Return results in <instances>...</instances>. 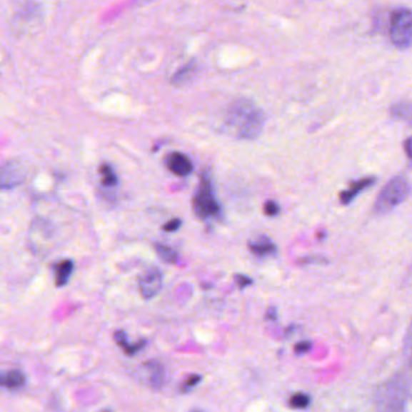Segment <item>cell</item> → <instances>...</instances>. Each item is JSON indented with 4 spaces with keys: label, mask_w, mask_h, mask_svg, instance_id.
Segmentation results:
<instances>
[{
    "label": "cell",
    "mask_w": 412,
    "mask_h": 412,
    "mask_svg": "<svg viewBox=\"0 0 412 412\" xmlns=\"http://www.w3.org/2000/svg\"><path fill=\"white\" fill-rule=\"evenodd\" d=\"M193 412H199V411H193Z\"/></svg>",
    "instance_id": "cell-28"
},
{
    "label": "cell",
    "mask_w": 412,
    "mask_h": 412,
    "mask_svg": "<svg viewBox=\"0 0 412 412\" xmlns=\"http://www.w3.org/2000/svg\"><path fill=\"white\" fill-rule=\"evenodd\" d=\"M389 36L393 45L398 49L412 46V10L401 8L393 12Z\"/></svg>",
    "instance_id": "cell-4"
},
{
    "label": "cell",
    "mask_w": 412,
    "mask_h": 412,
    "mask_svg": "<svg viewBox=\"0 0 412 412\" xmlns=\"http://www.w3.org/2000/svg\"><path fill=\"white\" fill-rule=\"evenodd\" d=\"M410 387L404 376L397 375L383 382L375 392V412H405Z\"/></svg>",
    "instance_id": "cell-2"
},
{
    "label": "cell",
    "mask_w": 412,
    "mask_h": 412,
    "mask_svg": "<svg viewBox=\"0 0 412 412\" xmlns=\"http://www.w3.org/2000/svg\"><path fill=\"white\" fill-rule=\"evenodd\" d=\"M201 378H202V377H201L200 375H191V376H189L188 378H186V381L184 382V385H183V388H181L183 389V392L191 391L195 386L199 385Z\"/></svg>",
    "instance_id": "cell-19"
},
{
    "label": "cell",
    "mask_w": 412,
    "mask_h": 412,
    "mask_svg": "<svg viewBox=\"0 0 412 412\" xmlns=\"http://www.w3.org/2000/svg\"><path fill=\"white\" fill-rule=\"evenodd\" d=\"M266 318L270 319V321H276L277 319V310L275 307H270L266 312Z\"/></svg>",
    "instance_id": "cell-27"
},
{
    "label": "cell",
    "mask_w": 412,
    "mask_h": 412,
    "mask_svg": "<svg viewBox=\"0 0 412 412\" xmlns=\"http://www.w3.org/2000/svg\"><path fill=\"white\" fill-rule=\"evenodd\" d=\"M235 279L237 286L240 288L248 287V286H251V283H253V279L249 278L248 276L236 275Z\"/></svg>",
    "instance_id": "cell-24"
},
{
    "label": "cell",
    "mask_w": 412,
    "mask_h": 412,
    "mask_svg": "<svg viewBox=\"0 0 412 412\" xmlns=\"http://www.w3.org/2000/svg\"><path fill=\"white\" fill-rule=\"evenodd\" d=\"M157 256H160L162 261L167 263H174L178 261V254L173 251L172 248L167 247L165 244H155Z\"/></svg>",
    "instance_id": "cell-13"
},
{
    "label": "cell",
    "mask_w": 412,
    "mask_h": 412,
    "mask_svg": "<svg viewBox=\"0 0 412 412\" xmlns=\"http://www.w3.org/2000/svg\"><path fill=\"white\" fill-rule=\"evenodd\" d=\"M404 354L406 361H408V366L412 370V322L408 326V334H406V338H405Z\"/></svg>",
    "instance_id": "cell-18"
},
{
    "label": "cell",
    "mask_w": 412,
    "mask_h": 412,
    "mask_svg": "<svg viewBox=\"0 0 412 412\" xmlns=\"http://www.w3.org/2000/svg\"><path fill=\"white\" fill-rule=\"evenodd\" d=\"M194 211L202 219H208L219 214L220 206L213 194L212 181L206 174L201 177L200 185L194 197Z\"/></svg>",
    "instance_id": "cell-5"
},
{
    "label": "cell",
    "mask_w": 412,
    "mask_h": 412,
    "mask_svg": "<svg viewBox=\"0 0 412 412\" xmlns=\"http://www.w3.org/2000/svg\"><path fill=\"white\" fill-rule=\"evenodd\" d=\"M300 263H303V265H308V263H326V258H323V256H307V258H303V259H300L298 261Z\"/></svg>",
    "instance_id": "cell-25"
},
{
    "label": "cell",
    "mask_w": 412,
    "mask_h": 412,
    "mask_svg": "<svg viewBox=\"0 0 412 412\" xmlns=\"http://www.w3.org/2000/svg\"><path fill=\"white\" fill-rule=\"evenodd\" d=\"M167 167L171 172L179 177H186L193 172V164L186 155L181 153H173L167 160Z\"/></svg>",
    "instance_id": "cell-8"
},
{
    "label": "cell",
    "mask_w": 412,
    "mask_h": 412,
    "mask_svg": "<svg viewBox=\"0 0 412 412\" xmlns=\"http://www.w3.org/2000/svg\"><path fill=\"white\" fill-rule=\"evenodd\" d=\"M249 249L256 256H273L277 251L276 244L266 236H260L259 238L249 242Z\"/></svg>",
    "instance_id": "cell-10"
},
{
    "label": "cell",
    "mask_w": 412,
    "mask_h": 412,
    "mask_svg": "<svg viewBox=\"0 0 412 412\" xmlns=\"http://www.w3.org/2000/svg\"><path fill=\"white\" fill-rule=\"evenodd\" d=\"M263 211H265L266 216H276L279 213V206L273 201H267L266 204H265V207H263Z\"/></svg>",
    "instance_id": "cell-20"
},
{
    "label": "cell",
    "mask_w": 412,
    "mask_h": 412,
    "mask_svg": "<svg viewBox=\"0 0 412 412\" xmlns=\"http://www.w3.org/2000/svg\"><path fill=\"white\" fill-rule=\"evenodd\" d=\"M24 179V172L22 166L17 162H5L1 169V188L10 189L20 185Z\"/></svg>",
    "instance_id": "cell-7"
},
{
    "label": "cell",
    "mask_w": 412,
    "mask_h": 412,
    "mask_svg": "<svg viewBox=\"0 0 412 412\" xmlns=\"http://www.w3.org/2000/svg\"><path fill=\"white\" fill-rule=\"evenodd\" d=\"M265 115L263 110L251 101H238L228 114V124L235 127L237 136L242 139H254L263 130Z\"/></svg>",
    "instance_id": "cell-1"
},
{
    "label": "cell",
    "mask_w": 412,
    "mask_h": 412,
    "mask_svg": "<svg viewBox=\"0 0 412 412\" xmlns=\"http://www.w3.org/2000/svg\"><path fill=\"white\" fill-rule=\"evenodd\" d=\"M312 348V343L310 341H300L295 345L294 352L296 354H305Z\"/></svg>",
    "instance_id": "cell-22"
},
{
    "label": "cell",
    "mask_w": 412,
    "mask_h": 412,
    "mask_svg": "<svg viewBox=\"0 0 412 412\" xmlns=\"http://www.w3.org/2000/svg\"><path fill=\"white\" fill-rule=\"evenodd\" d=\"M26 383V376L20 370H11L1 377V385L9 389H19Z\"/></svg>",
    "instance_id": "cell-12"
},
{
    "label": "cell",
    "mask_w": 412,
    "mask_h": 412,
    "mask_svg": "<svg viewBox=\"0 0 412 412\" xmlns=\"http://www.w3.org/2000/svg\"><path fill=\"white\" fill-rule=\"evenodd\" d=\"M102 183L106 186H114L118 183V177L115 174L114 169H111L109 165H103L99 169Z\"/></svg>",
    "instance_id": "cell-14"
},
{
    "label": "cell",
    "mask_w": 412,
    "mask_h": 412,
    "mask_svg": "<svg viewBox=\"0 0 412 412\" xmlns=\"http://www.w3.org/2000/svg\"><path fill=\"white\" fill-rule=\"evenodd\" d=\"M311 399L305 393H295L289 399V405L293 408H306L310 405Z\"/></svg>",
    "instance_id": "cell-16"
},
{
    "label": "cell",
    "mask_w": 412,
    "mask_h": 412,
    "mask_svg": "<svg viewBox=\"0 0 412 412\" xmlns=\"http://www.w3.org/2000/svg\"><path fill=\"white\" fill-rule=\"evenodd\" d=\"M181 220L178 219V218H176V219L169 220V223H166V225H164V228H164L165 231L173 232L179 230V228H181Z\"/></svg>",
    "instance_id": "cell-23"
},
{
    "label": "cell",
    "mask_w": 412,
    "mask_h": 412,
    "mask_svg": "<svg viewBox=\"0 0 412 412\" xmlns=\"http://www.w3.org/2000/svg\"><path fill=\"white\" fill-rule=\"evenodd\" d=\"M375 181H376V179L373 177L363 178L361 181H354L348 190L342 191V193L340 194V201H341V204H351V202L356 199L358 194L363 191V190H366V189L370 188Z\"/></svg>",
    "instance_id": "cell-9"
},
{
    "label": "cell",
    "mask_w": 412,
    "mask_h": 412,
    "mask_svg": "<svg viewBox=\"0 0 412 412\" xmlns=\"http://www.w3.org/2000/svg\"><path fill=\"white\" fill-rule=\"evenodd\" d=\"M405 153L408 154V156L412 159V138H408L404 143Z\"/></svg>",
    "instance_id": "cell-26"
},
{
    "label": "cell",
    "mask_w": 412,
    "mask_h": 412,
    "mask_svg": "<svg viewBox=\"0 0 412 412\" xmlns=\"http://www.w3.org/2000/svg\"><path fill=\"white\" fill-rule=\"evenodd\" d=\"M393 114L398 118L404 119L408 121H412V104H399L392 108Z\"/></svg>",
    "instance_id": "cell-17"
},
{
    "label": "cell",
    "mask_w": 412,
    "mask_h": 412,
    "mask_svg": "<svg viewBox=\"0 0 412 412\" xmlns=\"http://www.w3.org/2000/svg\"><path fill=\"white\" fill-rule=\"evenodd\" d=\"M195 67H196V63H195V61H191V62L188 63L186 66H184V67L179 69L176 74L173 75V83H184L185 80L188 79L189 75L193 74Z\"/></svg>",
    "instance_id": "cell-15"
},
{
    "label": "cell",
    "mask_w": 412,
    "mask_h": 412,
    "mask_svg": "<svg viewBox=\"0 0 412 412\" xmlns=\"http://www.w3.org/2000/svg\"><path fill=\"white\" fill-rule=\"evenodd\" d=\"M162 287V273L157 268L146 272L139 281V291L144 298H151Z\"/></svg>",
    "instance_id": "cell-6"
},
{
    "label": "cell",
    "mask_w": 412,
    "mask_h": 412,
    "mask_svg": "<svg viewBox=\"0 0 412 412\" xmlns=\"http://www.w3.org/2000/svg\"><path fill=\"white\" fill-rule=\"evenodd\" d=\"M410 191L411 188L405 178H393L392 181H389L385 188L382 189L381 193L378 194L375 201L373 211L378 214H385L392 211L398 204H401L408 199Z\"/></svg>",
    "instance_id": "cell-3"
},
{
    "label": "cell",
    "mask_w": 412,
    "mask_h": 412,
    "mask_svg": "<svg viewBox=\"0 0 412 412\" xmlns=\"http://www.w3.org/2000/svg\"><path fill=\"white\" fill-rule=\"evenodd\" d=\"M115 341L118 342L119 345L124 347V350L126 351L130 348V343L127 342V336H126L125 333L122 331V330H118V331H115L114 334Z\"/></svg>",
    "instance_id": "cell-21"
},
{
    "label": "cell",
    "mask_w": 412,
    "mask_h": 412,
    "mask_svg": "<svg viewBox=\"0 0 412 412\" xmlns=\"http://www.w3.org/2000/svg\"><path fill=\"white\" fill-rule=\"evenodd\" d=\"M74 270V263L71 260H63L56 266V286L63 287L67 284Z\"/></svg>",
    "instance_id": "cell-11"
}]
</instances>
